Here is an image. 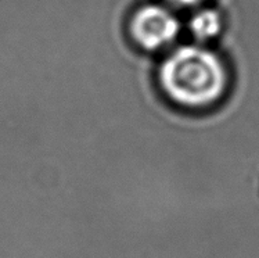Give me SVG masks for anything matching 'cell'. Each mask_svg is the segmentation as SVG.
Listing matches in <instances>:
<instances>
[{"label": "cell", "mask_w": 259, "mask_h": 258, "mask_svg": "<svg viewBox=\"0 0 259 258\" xmlns=\"http://www.w3.org/2000/svg\"><path fill=\"white\" fill-rule=\"evenodd\" d=\"M131 33L146 50H161L178 39L180 21L165 6L146 5L133 14Z\"/></svg>", "instance_id": "obj_2"}, {"label": "cell", "mask_w": 259, "mask_h": 258, "mask_svg": "<svg viewBox=\"0 0 259 258\" xmlns=\"http://www.w3.org/2000/svg\"><path fill=\"white\" fill-rule=\"evenodd\" d=\"M169 2L180 7H194V6L201 5L204 0H169Z\"/></svg>", "instance_id": "obj_4"}, {"label": "cell", "mask_w": 259, "mask_h": 258, "mask_svg": "<svg viewBox=\"0 0 259 258\" xmlns=\"http://www.w3.org/2000/svg\"><path fill=\"white\" fill-rule=\"evenodd\" d=\"M159 82L175 103L202 108L217 103L228 88V69L217 53L204 45L180 46L165 57Z\"/></svg>", "instance_id": "obj_1"}, {"label": "cell", "mask_w": 259, "mask_h": 258, "mask_svg": "<svg viewBox=\"0 0 259 258\" xmlns=\"http://www.w3.org/2000/svg\"><path fill=\"white\" fill-rule=\"evenodd\" d=\"M189 29L198 45L217 39L223 31V17L215 9H200L191 16Z\"/></svg>", "instance_id": "obj_3"}]
</instances>
